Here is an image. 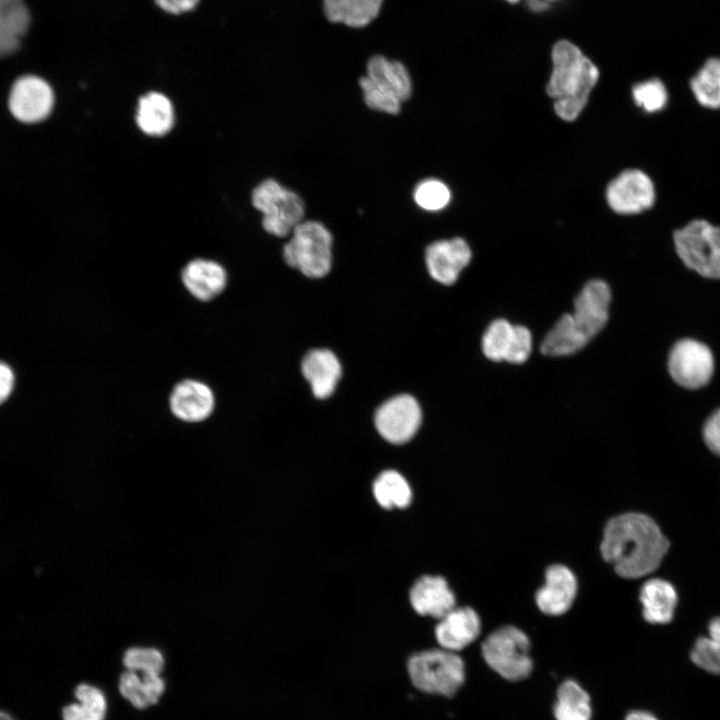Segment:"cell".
Segmentation results:
<instances>
[{
    "label": "cell",
    "mask_w": 720,
    "mask_h": 720,
    "mask_svg": "<svg viewBox=\"0 0 720 720\" xmlns=\"http://www.w3.org/2000/svg\"><path fill=\"white\" fill-rule=\"evenodd\" d=\"M384 0H323L326 18L351 28L369 25L380 13Z\"/></svg>",
    "instance_id": "d4e9b609"
},
{
    "label": "cell",
    "mask_w": 720,
    "mask_h": 720,
    "mask_svg": "<svg viewBox=\"0 0 720 720\" xmlns=\"http://www.w3.org/2000/svg\"><path fill=\"white\" fill-rule=\"evenodd\" d=\"M699 104L710 109L720 108V58H709L690 81Z\"/></svg>",
    "instance_id": "f546056e"
},
{
    "label": "cell",
    "mask_w": 720,
    "mask_h": 720,
    "mask_svg": "<svg viewBox=\"0 0 720 720\" xmlns=\"http://www.w3.org/2000/svg\"><path fill=\"white\" fill-rule=\"evenodd\" d=\"M642 616L650 624L670 623L678 605V594L674 585L662 578H651L643 583L639 591Z\"/></svg>",
    "instance_id": "ffe728a7"
},
{
    "label": "cell",
    "mask_w": 720,
    "mask_h": 720,
    "mask_svg": "<svg viewBox=\"0 0 720 720\" xmlns=\"http://www.w3.org/2000/svg\"><path fill=\"white\" fill-rule=\"evenodd\" d=\"M668 369L674 381L686 388L705 386L714 371L711 350L693 339H682L674 344L668 358Z\"/></svg>",
    "instance_id": "30bf717a"
},
{
    "label": "cell",
    "mask_w": 720,
    "mask_h": 720,
    "mask_svg": "<svg viewBox=\"0 0 720 720\" xmlns=\"http://www.w3.org/2000/svg\"><path fill=\"white\" fill-rule=\"evenodd\" d=\"M413 199L421 209L435 212L442 210L449 204L451 192L444 182L429 178L415 186Z\"/></svg>",
    "instance_id": "1f68e13d"
},
{
    "label": "cell",
    "mask_w": 720,
    "mask_h": 720,
    "mask_svg": "<svg viewBox=\"0 0 720 720\" xmlns=\"http://www.w3.org/2000/svg\"><path fill=\"white\" fill-rule=\"evenodd\" d=\"M182 282L188 292L200 301L218 296L227 284V273L222 265L209 259H194L182 271Z\"/></svg>",
    "instance_id": "d6986e66"
},
{
    "label": "cell",
    "mask_w": 720,
    "mask_h": 720,
    "mask_svg": "<svg viewBox=\"0 0 720 720\" xmlns=\"http://www.w3.org/2000/svg\"><path fill=\"white\" fill-rule=\"evenodd\" d=\"M174 108L167 96L160 92H149L138 100L136 123L149 136H163L173 127Z\"/></svg>",
    "instance_id": "603a6c76"
},
{
    "label": "cell",
    "mask_w": 720,
    "mask_h": 720,
    "mask_svg": "<svg viewBox=\"0 0 720 720\" xmlns=\"http://www.w3.org/2000/svg\"><path fill=\"white\" fill-rule=\"evenodd\" d=\"M78 703L63 709L64 720H103L106 699L102 691L89 684H80L75 690Z\"/></svg>",
    "instance_id": "4dcf8cb0"
},
{
    "label": "cell",
    "mask_w": 720,
    "mask_h": 720,
    "mask_svg": "<svg viewBox=\"0 0 720 720\" xmlns=\"http://www.w3.org/2000/svg\"><path fill=\"white\" fill-rule=\"evenodd\" d=\"M123 663L127 670L160 674L164 658L155 648L132 647L124 653Z\"/></svg>",
    "instance_id": "e575fe53"
},
{
    "label": "cell",
    "mask_w": 720,
    "mask_h": 720,
    "mask_svg": "<svg viewBox=\"0 0 720 720\" xmlns=\"http://www.w3.org/2000/svg\"><path fill=\"white\" fill-rule=\"evenodd\" d=\"M606 198L615 212L637 214L653 206L655 188L647 174L638 169H628L609 183Z\"/></svg>",
    "instance_id": "4fadbf2b"
},
{
    "label": "cell",
    "mask_w": 720,
    "mask_h": 720,
    "mask_svg": "<svg viewBox=\"0 0 720 720\" xmlns=\"http://www.w3.org/2000/svg\"><path fill=\"white\" fill-rule=\"evenodd\" d=\"M169 405L173 415L188 423L206 420L215 408L212 389L199 380L186 379L175 385Z\"/></svg>",
    "instance_id": "2e32d148"
},
{
    "label": "cell",
    "mask_w": 720,
    "mask_h": 720,
    "mask_svg": "<svg viewBox=\"0 0 720 720\" xmlns=\"http://www.w3.org/2000/svg\"><path fill=\"white\" fill-rule=\"evenodd\" d=\"M674 244L688 268L704 277L720 279V226L693 220L675 231Z\"/></svg>",
    "instance_id": "ba28073f"
},
{
    "label": "cell",
    "mask_w": 720,
    "mask_h": 720,
    "mask_svg": "<svg viewBox=\"0 0 720 720\" xmlns=\"http://www.w3.org/2000/svg\"><path fill=\"white\" fill-rule=\"evenodd\" d=\"M55 94L43 78L27 74L18 77L8 95L11 115L24 124H37L46 120L53 111Z\"/></svg>",
    "instance_id": "9c48e42d"
},
{
    "label": "cell",
    "mask_w": 720,
    "mask_h": 720,
    "mask_svg": "<svg viewBox=\"0 0 720 720\" xmlns=\"http://www.w3.org/2000/svg\"><path fill=\"white\" fill-rule=\"evenodd\" d=\"M366 76L377 86L406 101L412 94V79L408 69L397 60L382 55L372 56L366 65Z\"/></svg>",
    "instance_id": "7402d4cb"
},
{
    "label": "cell",
    "mask_w": 720,
    "mask_h": 720,
    "mask_svg": "<svg viewBox=\"0 0 720 720\" xmlns=\"http://www.w3.org/2000/svg\"><path fill=\"white\" fill-rule=\"evenodd\" d=\"M526 4L534 12L545 11L549 7V3L545 0H526Z\"/></svg>",
    "instance_id": "ab89813d"
},
{
    "label": "cell",
    "mask_w": 720,
    "mask_h": 720,
    "mask_svg": "<svg viewBox=\"0 0 720 720\" xmlns=\"http://www.w3.org/2000/svg\"><path fill=\"white\" fill-rule=\"evenodd\" d=\"M412 683L421 691L453 696L465 680V665L456 652L443 648L418 652L408 660Z\"/></svg>",
    "instance_id": "5b68a950"
},
{
    "label": "cell",
    "mask_w": 720,
    "mask_h": 720,
    "mask_svg": "<svg viewBox=\"0 0 720 720\" xmlns=\"http://www.w3.org/2000/svg\"><path fill=\"white\" fill-rule=\"evenodd\" d=\"M625 720H658L652 713L647 711H632L625 717Z\"/></svg>",
    "instance_id": "f35d334b"
},
{
    "label": "cell",
    "mask_w": 720,
    "mask_h": 720,
    "mask_svg": "<svg viewBox=\"0 0 720 720\" xmlns=\"http://www.w3.org/2000/svg\"><path fill=\"white\" fill-rule=\"evenodd\" d=\"M481 631V620L471 607L455 606L438 619L435 637L441 648L459 651L474 642Z\"/></svg>",
    "instance_id": "e0dca14e"
},
{
    "label": "cell",
    "mask_w": 720,
    "mask_h": 720,
    "mask_svg": "<svg viewBox=\"0 0 720 720\" xmlns=\"http://www.w3.org/2000/svg\"><path fill=\"white\" fill-rule=\"evenodd\" d=\"M482 350L492 361L520 364L530 356L532 335L524 326L497 319L488 326L483 335Z\"/></svg>",
    "instance_id": "7c38bea8"
},
{
    "label": "cell",
    "mask_w": 720,
    "mask_h": 720,
    "mask_svg": "<svg viewBox=\"0 0 720 720\" xmlns=\"http://www.w3.org/2000/svg\"><path fill=\"white\" fill-rule=\"evenodd\" d=\"M545 1L550 4L551 2H554V1H557V0H545Z\"/></svg>",
    "instance_id": "7bdbcfd3"
},
{
    "label": "cell",
    "mask_w": 720,
    "mask_h": 720,
    "mask_svg": "<svg viewBox=\"0 0 720 720\" xmlns=\"http://www.w3.org/2000/svg\"><path fill=\"white\" fill-rule=\"evenodd\" d=\"M578 583L570 568L562 564H553L545 571V580L535 594L539 610L549 616L566 613L575 601Z\"/></svg>",
    "instance_id": "9a60e30c"
},
{
    "label": "cell",
    "mask_w": 720,
    "mask_h": 720,
    "mask_svg": "<svg viewBox=\"0 0 720 720\" xmlns=\"http://www.w3.org/2000/svg\"><path fill=\"white\" fill-rule=\"evenodd\" d=\"M632 95L635 104L647 112L662 110L668 99L664 84L656 78L636 84L632 89Z\"/></svg>",
    "instance_id": "d6a6232c"
},
{
    "label": "cell",
    "mask_w": 720,
    "mask_h": 720,
    "mask_svg": "<svg viewBox=\"0 0 720 720\" xmlns=\"http://www.w3.org/2000/svg\"><path fill=\"white\" fill-rule=\"evenodd\" d=\"M14 386V374L11 368L0 362V403L10 395Z\"/></svg>",
    "instance_id": "74e56055"
},
{
    "label": "cell",
    "mask_w": 720,
    "mask_h": 720,
    "mask_svg": "<svg viewBox=\"0 0 720 720\" xmlns=\"http://www.w3.org/2000/svg\"><path fill=\"white\" fill-rule=\"evenodd\" d=\"M421 408L408 394L388 399L375 413V426L388 442L403 444L411 440L421 424Z\"/></svg>",
    "instance_id": "8fae6325"
},
{
    "label": "cell",
    "mask_w": 720,
    "mask_h": 720,
    "mask_svg": "<svg viewBox=\"0 0 720 720\" xmlns=\"http://www.w3.org/2000/svg\"><path fill=\"white\" fill-rule=\"evenodd\" d=\"M556 720H591L589 694L574 680H565L558 687L553 706Z\"/></svg>",
    "instance_id": "4316f807"
},
{
    "label": "cell",
    "mask_w": 720,
    "mask_h": 720,
    "mask_svg": "<svg viewBox=\"0 0 720 720\" xmlns=\"http://www.w3.org/2000/svg\"><path fill=\"white\" fill-rule=\"evenodd\" d=\"M670 542L656 521L640 512L610 518L603 530L600 551L614 571L627 579H638L658 569Z\"/></svg>",
    "instance_id": "6da1fadb"
},
{
    "label": "cell",
    "mask_w": 720,
    "mask_h": 720,
    "mask_svg": "<svg viewBox=\"0 0 720 720\" xmlns=\"http://www.w3.org/2000/svg\"><path fill=\"white\" fill-rule=\"evenodd\" d=\"M200 0H155V3L163 11L178 15L193 10Z\"/></svg>",
    "instance_id": "8d00e7d4"
},
{
    "label": "cell",
    "mask_w": 720,
    "mask_h": 720,
    "mask_svg": "<svg viewBox=\"0 0 720 720\" xmlns=\"http://www.w3.org/2000/svg\"><path fill=\"white\" fill-rule=\"evenodd\" d=\"M253 206L262 213L264 230L276 237H285L303 221L305 205L294 191L274 179H266L252 192Z\"/></svg>",
    "instance_id": "52a82bcc"
},
{
    "label": "cell",
    "mask_w": 720,
    "mask_h": 720,
    "mask_svg": "<svg viewBox=\"0 0 720 720\" xmlns=\"http://www.w3.org/2000/svg\"><path fill=\"white\" fill-rule=\"evenodd\" d=\"M506 1H508V2H510V3H516V2H518L519 0H506Z\"/></svg>",
    "instance_id": "b9f144b4"
},
{
    "label": "cell",
    "mask_w": 720,
    "mask_h": 720,
    "mask_svg": "<svg viewBox=\"0 0 720 720\" xmlns=\"http://www.w3.org/2000/svg\"><path fill=\"white\" fill-rule=\"evenodd\" d=\"M415 612L422 616L440 619L456 606V597L447 580L439 575L418 578L409 592Z\"/></svg>",
    "instance_id": "ac0fdd59"
},
{
    "label": "cell",
    "mask_w": 720,
    "mask_h": 720,
    "mask_svg": "<svg viewBox=\"0 0 720 720\" xmlns=\"http://www.w3.org/2000/svg\"><path fill=\"white\" fill-rule=\"evenodd\" d=\"M707 632V636H700L695 640L690 658L704 671L720 675V616L710 620Z\"/></svg>",
    "instance_id": "f1b7e54d"
},
{
    "label": "cell",
    "mask_w": 720,
    "mask_h": 720,
    "mask_svg": "<svg viewBox=\"0 0 720 720\" xmlns=\"http://www.w3.org/2000/svg\"><path fill=\"white\" fill-rule=\"evenodd\" d=\"M530 640L519 628L505 625L483 641L481 652L486 664L509 681L527 678L533 669Z\"/></svg>",
    "instance_id": "8992f818"
},
{
    "label": "cell",
    "mask_w": 720,
    "mask_h": 720,
    "mask_svg": "<svg viewBox=\"0 0 720 720\" xmlns=\"http://www.w3.org/2000/svg\"><path fill=\"white\" fill-rule=\"evenodd\" d=\"M126 670L119 680V691L134 707L146 708L158 702L164 692L165 682L159 673Z\"/></svg>",
    "instance_id": "484cf974"
},
{
    "label": "cell",
    "mask_w": 720,
    "mask_h": 720,
    "mask_svg": "<svg viewBox=\"0 0 720 720\" xmlns=\"http://www.w3.org/2000/svg\"><path fill=\"white\" fill-rule=\"evenodd\" d=\"M372 492L377 503L385 509H403L412 500V490L406 478L395 470L381 472L373 482Z\"/></svg>",
    "instance_id": "83f0119b"
},
{
    "label": "cell",
    "mask_w": 720,
    "mask_h": 720,
    "mask_svg": "<svg viewBox=\"0 0 720 720\" xmlns=\"http://www.w3.org/2000/svg\"><path fill=\"white\" fill-rule=\"evenodd\" d=\"M302 373L315 397L325 399L333 394L341 377V364L328 349H314L303 358Z\"/></svg>",
    "instance_id": "44dd1931"
},
{
    "label": "cell",
    "mask_w": 720,
    "mask_h": 720,
    "mask_svg": "<svg viewBox=\"0 0 720 720\" xmlns=\"http://www.w3.org/2000/svg\"><path fill=\"white\" fill-rule=\"evenodd\" d=\"M703 438L708 449L720 456V408L706 420L703 427Z\"/></svg>",
    "instance_id": "d590c367"
},
{
    "label": "cell",
    "mask_w": 720,
    "mask_h": 720,
    "mask_svg": "<svg viewBox=\"0 0 720 720\" xmlns=\"http://www.w3.org/2000/svg\"><path fill=\"white\" fill-rule=\"evenodd\" d=\"M0 720H14L9 714L0 711Z\"/></svg>",
    "instance_id": "60d3db41"
},
{
    "label": "cell",
    "mask_w": 720,
    "mask_h": 720,
    "mask_svg": "<svg viewBox=\"0 0 720 720\" xmlns=\"http://www.w3.org/2000/svg\"><path fill=\"white\" fill-rule=\"evenodd\" d=\"M553 68L546 91L554 98L556 114L565 121L575 120L587 104L598 81L599 70L582 51L567 40L552 50Z\"/></svg>",
    "instance_id": "3957f363"
},
{
    "label": "cell",
    "mask_w": 720,
    "mask_h": 720,
    "mask_svg": "<svg viewBox=\"0 0 720 720\" xmlns=\"http://www.w3.org/2000/svg\"><path fill=\"white\" fill-rule=\"evenodd\" d=\"M30 13L24 0H0V58L15 53L28 31Z\"/></svg>",
    "instance_id": "cb8c5ba5"
},
{
    "label": "cell",
    "mask_w": 720,
    "mask_h": 720,
    "mask_svg": "<svg viewBox=\"0 0 720 720\" xmlns=\"http://www.w3.org/2000/svg\"><path fill=\"white\" fill-rule=\"evenodd\" d=\"M472 257L468 243L460 237L432 242L425 250L430 276L443 285H451Z\"/></svg>",
    "instance_id": "5bb4252c"
},
{
    "label": "cell",
    "mask_w": 720,
    "mask_h": 720,
    "mask_svg": "<svg viewBox=\"0 0 720 720\" xmlns=\"http://www.w3.org/2000/svg\"><path fill=\"white\" fill-rule=\"evenodd\" d=\"M332 244V234L322 223L302 221L284 245L283 258L287 265L305 276L321 278L332 266Z\"/></svg>",
    "instance_id": "277c9868"
},
{
    "label": "cell",
    "mask_w": 720,
    "mask_h": 720,
    "mask_svg": "<svg viewBox=\"0 0 720 720\" xmlns=\"http://www.w3.org/2000/svg\"><path fill=\"white\" fill-rule=\"evenodd\" d=\"M610 300L606 282L589 281L577 295L573 313L564 314L547 333L541 352L547 356H568L585 347L606 325Z\"/></svg>",
    "instance_id": "7a4b0ae2"
},
{
    "label": "cell",
    "mask_w": 720,
    "mask_h": 720,
    "mask_svg": "<svg viewBox=\"0 0 720 720\" xmlns=\"http://www.w3.org/2000/svg\"><path fill=\"white\" fill-rule=\"evenodd\" d=\"M365 104L372 110L395 115L401 110V101L373 83L366 75L359 79Z\"/></svg>",
    "instance_id": "836d02e7"
}]
</instances>
